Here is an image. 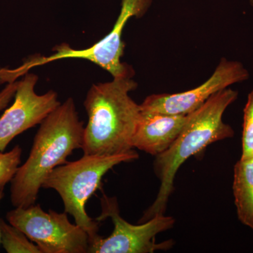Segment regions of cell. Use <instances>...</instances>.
Masks as SVG:
<instances>
[{"instance_id": "obj_3", "label": "cell", "mask_w": 253, "mask_h": 253, "mask_svg": "<svg viewBox=\"0 0 253 253\" xmlns=\"http://www.w3.org/2000/svg\"><path fill=\"white\" fill-rule=\"evenodd\" d=\"M238 96V91L230 88L212 95L199 109L189 113L187 123L170 147L156 156L154 171L161 181V186L157 197L145 211L140 222L165 214L168 201L174 190L176 172L186 160L208 145L234 136V129L224 123L222 116Z\"/></svg>"}, {"instance_id": "obj_4", "label": "cell", "mask_w": 253, "mask_h": 253, "mask_svg": "<svg viewBox=\"0 0 253 253\" xmlns=\"http://www.w3.org/2000/svg\"><path fill=\"white\" fill-rule=\"evenodd\" d=\"M139 158L134 150L111 156L84 155L73 162H67L53 169L42 188L54 189L64 205L65 212L74 217L75 222L89 236V244L99 235L100 222L86 212V201L100 187L103 176L110 169L122 163Z\"/></svg>"}, {"instance_id": "obj_9", "label": "cell", "mask_w": 253, "mask_h": 253, "mask_svg": "<svg viewBox=\"0 0 253 253\" xmlns=\"http://www.w3.org/2000/svg\"><path fill=\"white\" fill-rule=\"evenodd\" d=\"M38 81V76L28 72L17 81L14 103L0 117V152H4L16 136L41 124L61 104L56 91L37 94Z\"/></svg>"}, {"instance_id": "obj_13", "label": "cell", "mask_w": 253, "mask_h": 253, "mask_svg": "<svg viewBox=\"0 0 253 253\" xmlns=\"http://www.w3.org/2000/svg\"><path fill=\"white\" fill-rule=\"evenodd\" d=\"M23 150L14 146L9 152H0V187L11 182L21 162Z\"/></svg>"}, {"instance_id": "obj_7", "label": "cell", "mask_w": 253, "mask_h": 253, "mask_svg": "<svg viewBox=\"0 0 253 253\" xmlns=\"http://www.w3.org/2000/svg\"><path fill=\"white\" fill-rule=\"evenodd\" d=\"M101 213L96 220L101 222L106 218L112 221L114 229L107 238L99 236L89 244L90 253H153L170 249L174 241L156 244V236L174 226L175 219L165 214L156 215L149 220L134 225L125 220L120 214L116 197L104 194L101 198Z\"/></svg>"}, {"instance_id": "obj_16", "label": "cell", "mask_w": 253, "mask_h": 253, "mask_svg": "<svg viewBox=\"0 0 253 253\" xmlns=\"http://www.w3.org/2000/svg\"><path fill=\"white\" fill-rule=\"evenodd\" d=\"M4 196V187H0V202Z\"/></svg>"}, {"instance_id": "obj_17", "label": "cell", "mask_w": 253, "mask_h": 253, "mask_svg": "<svg viewBox=\"0 0 253 253\" xmlns=\"http://www.w3.org/2000/svg\"><path fill=\"white\" fill-rule=\"evenodd\" d=\"M250 4H251L252 7H253V0H250Z\"/></svg>"}, {"instance_id": "obj_10", "label": "cell", "mask_w": 253, "mask_h": 253, "mask_svg": "<svg viewBox=\"0 0 253 253\" xmlns=\"http://www.w3.org/2000/svg\"><path fill=\"white\" fill-rule=\"evenodd\" d=\"M189 120L187 115L141 112L132 139L133 148L156 156L167 151Z\"/></svg>"}, {"instance_id": "obj_2", "label": "cell", "mask_w": 253, "mask_h": 253, "mask_svg": "<svg viewBox=\"0 0 253 253\" xmlns=\"http://www.w3.org/2000/svg\"><path fill=\"white\" fill-rule=\"evenodd\" d=\"M137 86L132 77H123L91 86L83 104L88 116L82 147L84 155L111 156L134 149L141 110L129 92Z\"/></svg>"}, {"instance_id": "obj_15", "label": "cell", "mask_w": 253, "mask_h": 253, "mask_svg": "<svg viewBox=\"0 0 253 253\" xmlns=\"http://www.w3.org/2000/svg\"><path fill=\"white\" fill-rule=\"evenodd\" d=\"M16 86H17V81L8 83L6 87L0 92V111L5 109L14 97Z\"/></svg>"}, {"instance_id": "obj_8", "label": "cell", "mask_w": 253, "mask_h": 253, "mask_svg": "<svg viewBox=\"0 0 253 253\" xmlns=\"http://www.w3.org/2000/svg\"><path fill=\"white\" fill-rule=\"evenodd\" d=\"M249 78V72L243 63L222 58L212 76L204 84L184 92L150 95L140 104L141 112L189 114L199 109L217 91L247 81Z\"/></svg>"}, {"instance_id": "obj_1", "label": "cell", "mask_w": 253, "mask_h": 253, "mask_svg": "<svg viewBox=\"0 0 253 253\" xmlns=\"http://www.w3.org/2000/svg\"><path fill=\"white\" fill-rule=\"evenodd\" d=\"M84 129L73 98H68L43 120L28 159L10 182V199L15 208L36 204L50 173L67 163L75 150L82 149Z\"/></svg>"}, {"instance_id": "obj_12", "label": "cell", "mask_w": 253, "mask_h": 253, "mask_svg": "<svg viewBox=\"0 0 253 253\" xmlns=\"http://www.w3.org/2000/svg\"><path fill=\"white\" fill-rule=\"evenodd\" d=\"M0 244L8 253H42L22 231L2 219H0Z\"/></svg>"}, {"instance_id": "obj_5", "label": "cell", "mask_w": 253, "mask_h": 253, "mask_svg": "<svg viewBox=\"0 0 253 253\" xmlns=\"http://www.w3.org/2000/svg\"><path fill=\"white\" fill-rule=\"evenodd\" d=\"M151 3L152 0H122L121 13L113 29L94 45L86 49H75L64 43L55 46L49 56L30 58L21 66L22 69L28 72L32 68L57 60L82 59L98 65L111 73L113 78L133 77V68L121 61L126 47L122 40L123 30L129 18L144 16Z\"/></svg>"}, {"instance_id": "obj_14", "label": "cell", "mask_w": 253, "mask_h": 253, "mask_svg": "<svg viewBox=\"0 0 253 253\" xmlns=\"http://www.w3.org/2000/svg\"><path fill=\"white\" fill-rule=\"evenodd\" d=\"M253 156V89L249 93L244 110L242 131V154L241 158Z\"/></svg>"}, {"instance_id": "obj_11", "label": "cell", "mask_w": 253, "mask_h": 253, "mask_svg": "<svg viewBox=\"0 0 253 253\" xmlns=\"http://www.w3.org/2000/svg\"><path fill=\"white\" fill-rule=\"evenodd\" d=\"M233 192L238 218L253 231V156L236 163Z\"/></svg>"}, {"instance_id": "obj_6", "label": "cell", "mask_w": 253, "mask_h": 253, "mask_svg": "<svg viewBox=\"0 0 253 253\" xmlns=\"http://www.w3.org/2000/svg\"><path fill=\"white\" fill-rule=\"evenodd\" d=\"M68 213L43 211L41 205L15 208L6 214L11 225L23 231L42 253H86L89 247L87 233L72 224Z\"/></svg>"}]
</instances>
